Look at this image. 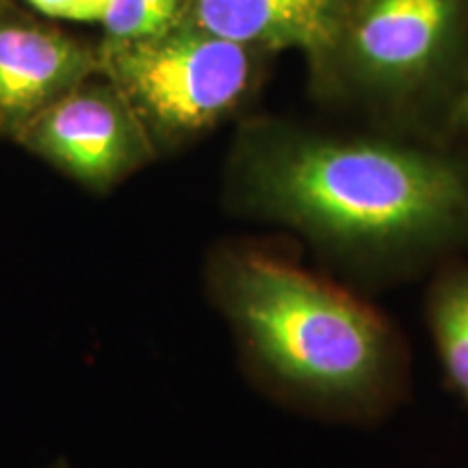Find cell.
<instances>
[{
  "mask_svg": "<svg viewBox=\"0 0 468 468\" xmlns=\"http://www.w3.org/2000/svg\"><path fill=\"white\" fill-rule=\"evenodd\" d=\"M48 468H69L66 462H57V464H52V466H48Z\"/></svg>",
  "mask_w": 468,
  "mask_h": 468,
  "instance_id": "7c38bea8",
  "label": "cell"
},
{
  "mask_svg": "<svg viewBox=\"0 0 468 468\" xmlns=\"http://www.w3.org/2000/svg\"><path fill=\"white\" fill-rule=\"evenodd\" d=\"M221 202L297 234L345 284L388 289L468 254V145L250 113L228 148Z\"/></svg>",
  "mask_w": 468,
  "mask_h": 468,
  "instance_id": "6da1fadb",
  "label": "cell"
},
{
  "mask_svg": "<svg viewBox=\"0 0 468 468\" xmlns=\"http://www.w3.org/2000/svg\"><path fill=\"white\" fill-rule=\"evenodd\" d=\"M16 144L93 196H107L159 161L131 102L102 74L44 109Z\"/></svg>",
  "mask_w": 468,
  "mask_h": 468,
  "instance_id": "5b68a950",
  "label": "cell"
},
{
  "mask_svg": "<svg viewBox=\"0 0 468 468\" xmlns=\"http://www.w3.org/2000/svg\"><path fill=\"white\" fill-rule=\"evenodd\" d=\"M96 74L98 46L35 20L16 3L0 7V137L16 144L44 109Z\"/></svg>",
  "mask_w": 468,
  "mask_h": 468,
  "instance_id": "8992f818",
  "label": "cell"
},
{
  "mask_svg": "<svg viewBox=\"0 0 468 468\" xmlns=\"http://www.w3.org/2000/svg\"><path fill=\"white\" fill-rule=\"evenodd\" d=\"M5 5H14V0H0V7H5Z\"/></svg>",
  "mask_w": 468,
  "mask_h": 468,
  "instance_id": "4fadbf2b",
  "label": "cell"
},
{
  "mask_svg": "<svg viewBox=\"0 0 468 468\" xmlns=\"http://www.w3.org/2000/svg\"><path fill=\"white\" fill-rule=\"evenodd\" d=\"M425 324L444 384L468 403V254L442 262L430 276Z\"/></svg>",
  "mask_w": 468,
  "mask_h": 468,
  "instance_id": "ba28073f",
  "label": "cell"
},
{
  "mask_svg": "<svg viewBox=\"0 0 468 468\" xmlns=\"http://www.w3.org/2000/svg\"><path fill=\"white\" fill-rule=\"evenodd\" d=\"M449 137L468 145V61L455 91L452 115H449Z\"/></svg>",
  "mask_w": 468,
  "mask_h": 468,
  "instance_id": "8fae6325",
  "label": "cell"
},
{
  "mask_svg": "<svg viewBox=\"0 0 468 468\" xmlns=\"http://www.w3.org/2000/svg\"><path fill=\"white\" fill-rule=\"evenodd\" d=\"M468 61V0H345L330 44L306 61L308 93L338 120L449 137Z\"/></svg>",
  "mask_w": 468,
  "mask_h": 468,
  "instance_id": "3957f363",
  "label": "cell"
},
{
  "mask_svg": "<svg viewBox=\"0 0 468 468\" xmlns=\"http://www.w3.org/2000/svg\"><path fill=\"white\" fill-rule=\"evenodd\" d=\"M98 57L101 74L131 102L159 159L250 115L276 61L191 22L133 44L98 46Z\"/></svg>",
  "mask_w": 468,
  "mask_h": 468,
  "instance_id": "277c9868",
  "label": "cell"
},
{
  "mask_svg": "<svg viewBox=\"0 0 468 468\" xmlns=\"http://www.w3.org/2000/svg\"><path fill=\"white\" fill-rule=\"evenodd\" d=\"M345 0H189L186 22L248 48L310 61L335 39Z\"/></svg>",
  "mask_w": 468,
  "mask_h": 468,
  "instance_id": "52a82bcc",
  "label": "cell"
},
{
  "mask_svg": "<svg viewBox=\"0 0 468 468\" xmlns=\"http://www.w3.org/2000/svg\"><path fill=\"white\" fill-rule=\"evenodd\" d=\"M39 14L76 22H101L111 0H28Z\"/></svg>",
  "mask_w": 468,
  "mask_h": 468,
  "instance_id": "30bf717a",
  "label": "cell"
},
{
  "mask_svg": "<svg viewBox=\"0 0 468 468\" xmlns=\"http://www.w3.org/2000/svg\"><path fill=\"white\" fill-rule=\"evenodd\" d=\"M189 0H111L104 11L101 48L150 39L183 25Z\"/></svg>",
  "mask_w": 468,
  "mask_h": 468,
  "instance_id": "9c48e42d",
  "label": "cell"
},
{
  "mask_svg": "<svg viewBox=\"0 0 468 468\" xmlns=\"http://www.w3.org/2000/svg\"><path fill=\"white\" fill-rule=\"evenodd\" d=\"M204 284L248 371L280 401L367 425L408 397L406 338L354 286L251 243L210 250Z\"/></svg>",
  "mask_w": 468,
  "mask_h": 468,
  "instance_id": "7a4b0ae2",
  "label": "cell"
}]
</instances>
